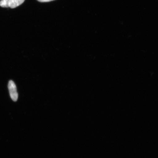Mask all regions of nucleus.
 Returning <instances> with one entry per match:
<instances>
[{
  "label": "nucleus",
  "instance_id": "f257e3e1",
  "mask_svg": "<svg viewBox=\"0 0 158 158\" xmlns=\"http://www.w3.org/2000/svg\"><path fill=\"white\" fill-rule=\"evenodd\" d=\"M8 89L10 96L14 102H16L18 98L16 86L13 81L10 80L8 84Z\"/></svg>",
  "mask_w": 158,
  "mask_h": 158
},
{
  "label": "nucleus",
  "instance_id": "f03ea898",
  "mask_svg": "<svg viewBox=\"0 0 158 158\" xmlns=\"http://www.w3.org/2000/svg\"><path fill=\"white\" fill-rule=\"evenodd\" d=\"M25 0H9V7L11 9L15 8L23 3Z\"/></svg>",
  "mask_w": 158,
  "mask_h": 158
},
{
  "label": "nucleus",
  "instance_id": "7ed1b4c3",
  "mask_svg": "<svg viewBox=\"0 0 158 158\" xmlns=\"http://www.w3.org/2000/svg\"><path fill=\"white\" fill-rule=\"evenodd\" d=\"M9 0H1L0 6L2 7H9Z\"/></svg>",
  "mask_w": 158,
  "mask_h": 158
},
{
  "label": "nucleus",
  "instance_id": "20e7f679",
  "mask_svg": "<svg viewBox=\"0 0 158 158\" xmlns=\"http://www.w3.org/2000/svg\"><path fill=\"white\" fill-rule=\"evenodd\" d=\"M39 2H49L51 1H54V0H37Z\"/></svg>",
  "mask_w": 158,
  "mask_h": 158
}]
</instances>
